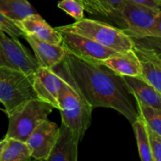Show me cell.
<instances>
[{
	"label": "cell",
	"mask_w": 161,
	"mask_h": 161,
	"mask_svg": "<svg viewBox=\"0 0 161 161\" xmlns=\"http://www.w3.org/2000/svg\"><path fill=\"white\" fill-rule=\"evenodd\" d=\"M65 50L58 74L69 81L93 108H113L132 124L139 113L123 76L101 63L82 59Z\"/></svg>",
	"instance_id": "6da1fadb"
},
{
	"label": "cell",
	"mask_w": 161,
	"mask_h": 161,
	"mask_svg": "<svg viewBox=\"0 0 161 161\" xmlns=\"http://www.w3.org/2000/svg\"><path fill=\"white\" fill-rule=\"evenodd\" d=\"M58 102L61 123L72 130L75 139L80 143L91 126L94 108L64 77Z\"/></svg>",
	"instance_id": "7a4b0ae2"
},
{
	"label": "cell",
	"mask_w": 161,
	"mask_h": 161,
	"mask_svg": "<svg viewBox=\"0 0 161 161\" xmlns=\"http://www.w3.org/2000/svg\"><path fill=\"white\" fill-rule=\"evenodd\" d=\"M61 28L90 38L103 47L116 52H124L134 48L133 39L121 28L111 24L83 17L72 25Z\"/></svg>",
	"instance_id": "3957f363"
},
{
	"label": "cell",
	"mask_w": 161,
	"mask_h": 161,
	"mask_svg": "<svg viewBox=\"0 0 161 161\" xmlns=\"http://www.w3.org/2000/svg\"><path fill=\"white\" fill-rule=\"evenodd\" d=\"M32 80L33 75L18 69L0 66V102L7 116L37 97Z\"/></svg>",
	"instance_id": "277c9868"
},
{
	"label": "cell",
	"mask_w": 161,
	"mask_h": 161,
	"mask_svg": "<svg viewBox=\"0 0 161 161\" xmlns=\"http://www.w3.org/2000/svg\"><path fill=\"white\" fill-rule=\"evenodd\" d=\"M53 107L39 98L31 99L8 116L6 136L26 142L39 124L47 119Z\"/></svg>",
	"instance_id": "5b68a950"
},
{
	"label": "cell",
	"mask_w": 161,
	"mask_h": 161,
	"mask_svg": "<svg viewBox=\"0 0 161 161\" xmlns=\"http://www.w3.org/2000/svg\"><path fill=\"white\" fill-rule=\"evenodd\" d=\"M160 10L124 0L120 12L122 29L133 39L148 37Z\"/></svg>",
	"instance_id": "8992f818"
},
{
	"label": "cell",
	"mask_w": 161,
	"mask_h": 161,
	"mask_svg": "<svg viewBox=\"0 0 161 161\" xmlns=\"http://www.w3.org/2000/svg\"><path fill=\"white\" fill-rule=\"evenodd\" d=\"M0 66L18 69L33 75L39 64L18 39L0 30Z\"/></svg>",
	"instance_id": "52a82bcc"
},
{
	"label": "cell",
	"mask_w": 161,
	"mask_h": 161,
	"mask_svg": "<svg viewBox=\"0 0 161 161\" xmlns=\"http://www.w3.org/2000/svg\"><path fill=\"white\" fill-rule=\"evenodd\" d=\"M55 28L61 34V45L64 49L82 59L94 62H101L117 53L86 36L67 31L61 27Z\"/></svg>",
	"instance_id": "ba28073f"
},
{
	"label": "cell",
	"mask_w": 161,
	"mask_h": 161,
	"mask_svg": "<svg viewBox=\"0 0 161 161\" xmlns=\"http://www.w3.org/2000/svg\"><path fill=\"white\" fill-rule=\"evenodd\" d=\"M59 127L49 120L42 121L31 132L26 142L31 150V158L37 160H47L58 139Z\"/></svg>",
	"instance_id": "9c48e42d"
},
{
	"label": "cell",
	"mask_w": 161,
	"mask_h": 161,
	"mask_svg": "<svg viewBox=\"0 0 161 161\" xmlns=\"http://www.w3.org/2000/svg\"><path fill=\"white\" fill-rule=\"evenodd\" d=\"M63 77L53 69L39 66L33 75L32 84L38 98L59 110L58 95Z\"/></svg>",
	"instance_id": "30bf717a"
},
{
	"label": "cell",
	"mask_w": 161,
	"mask_h": 161,
	"mask_svg": "<svg viewBox=\"0 0 161 161\" xmlns=\"http://www.w3.org/2000/svg\"><path fill=\"white\" fill-rule=\"evenodd\" d=\"M133 40L135 42L133 50L141 63V77L161 94V58L153 48L138 39H133Z\"/></svg>",
	"instance_id": "8fae6325"
},
{
	"label": "cell",
	"mask_w": 161,
	"mask_h": 161,
	"mask_svg": "<svg viewBox=\"0 0 161 161\" xmlns=\"http://www.w3.org/2000/svg\"><path fill=\"white\" fill-rule=\"evenodd\" d=\"M24 39L31 47L35 58L41 67L54 69L65 56L66 50L61 44L50 43L28 34L24 35Z\"/></svg>",
	"instance_id": "7c38bea8"
},
{
	"label": "cell",
	"mask_w": 161,
	"mask_h": 161,
	"mask_svg": "<svg viewBox=\"0 0 161 161\" xmlns=\"http://www.w3.org/2000/svg\"><path fill=\"white\" fill-rule=\"evenodd\" d=\"M17 24L25 34L31 35L50 43L61 44V36L59 31L56 28H52L36 13L28 16L21 21L17 22Z\"/></svg>",
	"instance_id": "4fadbf2b"
},
{
	"label": "cell",
	"mask_w": 161,
	"mask_h": 161,
	"mask_svg": "<svg viewBox=\"0 0 161 161\" xmlns=\"http://www.w3.org/2000/svg\"><path fill=\"white\" fill-rule=\"evenodd\" d=\"M79 144L72 130L61 123L58 139L47 160L77 161Z\"/></svg>",
	"instance_id": "5bb4252c"
},
{
	"label": "cell",
	"mask_w": 161,
	"mask_h": 161,
	"mask_svg": "<svg viewBox=\"0 0 161 161\" xmlns=\"http://www.w3.org/2000/svg\"><path fill=\"white\" fill-rule=\"evenodd\" d=\"M84 9L92 15L105 19L122 29L120 12L124 0H80Z\"/></svg>",
	"instance_id": "9a60e30c"
},
{
	"label": "cell",
	"mask_w": 161,
	"mask_h": 161,
	"mask_svg": "<svg viewBox=\"0 0 161 161\" xmlns=\"http://www.w3.org/2000/svg\"><path fill=\"white\" fill-rule=\"evenodd\" d=\"M99 63L107 66L121 76H141L142 75L141 63L133 49L117 52Z\"/></svg>",
	"instance_id": "2e32d148"
},
{
	"label": "cell",
	"mask_w": 161,
	"mask_h": 161,
	"mask_svg": "<svg viewBox=\"0 0 161 161\" xmlns=\"http://www.w3.org/2000/svg\"><path fill=\"white\" fill-rule=\"evenodd\" d=\"M134 98L148 106L161 109V94L141 76H123Z\"/></svg>",
	"instance_id": "e0dca14e"
},
{
	"label": "cell",
	"mask_w": 161,
	"mask_h": 161,
	"mask_svg": "<svg viewBox=\"0 0 161 161\" xmlns=\"http://www.w3.org/2000/svg\"><path fill=\"white\" fill-rule=\"evenodd\" d=\"M0 12L15 22L36 13L28 0H0Z\"/></svg>",
	"instance_id": "ac0fdd59"
},
{
	"label": "cell",
	"mask_w": 161,
	"mask_h": 161,
	"mask_svg": "<svg viewBox=\"0 0 161 161\" xmlns=\"http://www.w3.org/2000/svg\"><path fill=\"white\" fill-rule=\"evenodd\" d=\"M131 124L135 132L140 158L142 161H153L149 144L147 126L144 119L139 114Z\"/></svg>",
	"instance_id": "d6986e66"
},
{
	"label": "cell",
	"mask_w": 161,
	"mask_h": 161,
	"mask_svg": "<svg viewBox=\"0 0 161 161\" xmlns=\"http://www.w3.org/2000/svg\"><path fill=\"white\" fill-rule=\"evenodd\" d=\"M31 159V150L26 142L8 138V144L0 161H28Z\"/></svg>",
	"instance_id": "ffe728a7"
},
{
	"label": "cell",
	"mask_w": 161,
	"mask_h": 161,
	"mask_svg": "<svg viewBox=\"0 0 161 161\" xmlns=\"http://www.w3.org/2000/svg\"><path fill=\"white\" fill-rule=\"evenodd\" d=\"M138 113L142 116L146 125L161 136V109L148 106L135 99Z\"/></svg>",
	"instance_id": "44dd1931"
},
{
	"label": "cell",
	"mask_w": 161,
	"mask_h": 161,
	"mask_svg": "<svg viewBox=\"0 0 161 161\" xmlns=\"http://www.w3.org/2000/svg\"><path fill=\"white\" fill-rule=\"evenodd\" d=\"M58 6L75 20L84 17L85 9L80 0H61L58 2Z\"/></svg>",
	"instance_id": "7402d4cb"
},
{
	"label": "cell",
	"mask_w": 161,
	"mask_h": 161,
	"mask_svg": "<svg viewBox=\"0 0 161 161\" xmlns=\"http://www.w3.org/2000/svg\"><path fill=\"white\" fill-rule=\"evenodd\" d=\"M0 30L14 39L24 38L25 35L17 22L9 19L2 12H0Z\"/></svg>",
	"instance_id": "603a6c76"
},
{
	"label": "cell",
	"mask_w": 161,
	"mask_h": 161,
	"mask_svg": "<svg viewBox=\"0 0 161 161\" xmlns=\"http://www.w3.org/2000/svg\"><path fill=\"white\" fill-rule=\"evenodd\" d=\"M147 130L153 161H161V136L151 130L148 126Z\"/></svg>",
	"instance_id": "cb8c5ba5"
},
{
	"label": "cell",
	"mask_w": 161,
	"mask_h": 161,
	"mask_svg": "<svg viewBox=\"0 0 161 161\" xmlns=\"http://www.w3.org/2000/svg\"><path fill=\"white\" fill-rule=\"evenodd\" d=\"M137 39L141 41L145 45L153 49L157 55L161 58V39L154 37H145Z\"/></svg>",
	"instance_id": "d4e9b609"
},
{
	"label": "cell",
	"mask_w": 161,
	"mask_h": 161,
	"mask_svg": "<svg viewBox=\"0 0 161 161\" xmlns=\"http://www.w3.org/2000/svg\"><path fill=\"white\" fill-rule=\"evenodd\" d=\"M148 37H154L161 39V9L158 12L155 18L153 26L151 28Z\"/></svg>",
	"instance_id": "484cf974"
},
{
	"label": "cell",
	"mask_w": 161,
	"mask_h": 161,
	"mask_svg": "<svg viewBox=\"0 0 161 161\" xmlns=\"http://www.w3.org/2000/svg\"><path fill=\"white\" fill-rule=\"evenodd\" d=\"M128 1L133 2V3H139V4L145 5L149 7L153 8V9H161V1L160 0H128Z\"/></svg>",
	"instance_id": "4316f807"
},
{
	"label": "cell",
	"mask_w": 161,
	"mask_h": 161,
	"mask_svg": "<svg viewBox=\"0 0 161 161\" xmlns=\"http://www.w3.org/2000/svg\"><path fill=\"white\" fill-rule=\"evenodd\" d=\"M7 144H8V138L6 136H5V138L0 141V158H1L2 155H3V153H4Z\"/></svg>",
	"instance_id": "83f0119b"
},
{
	"label": "cell",
	"mask_w": 161,
	"mask_h": 161,
	"mask_svg": "<svg viewBox=\"0 0 161 161\" xmlns=\"http://www.w3.org/2000/svg\"><path fill=\"white\" fill-rule=\"evenodd\" d=\"M160 1H161V0H160Z\"/></svg>",
	"instance_id": "f1b7e54d"
}]
</instances>
